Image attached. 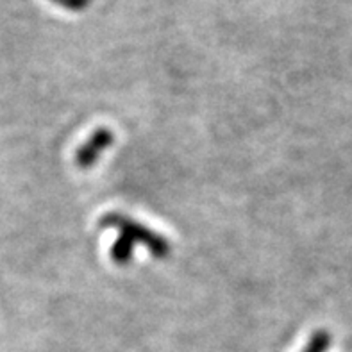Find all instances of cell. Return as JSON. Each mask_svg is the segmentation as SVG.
<instances>
[{"label": "cell", "mask_w": 352, "mask_h": 352, "mask_svg": "<svg viewBox=\"0 0 352 352\" xmlns=\"http://www.w3.org/2000/svg\"><path fill=\"white\" fill-rule=\"evenodd\" d=\"M56 4L61 6L63 9H68V11H85L91 0H52Z\"/></svg>", "instance_id": "5b68a950"}, {"label": "cell", "mask_w": 352, "mask_h": 352, "mask_svg": "<svg viewBox=\"0 0 352 352\" xmlns=\"http://www.w3.org/2000/svg\"><path fill=\"white\" fill-rule=\"evenodd\" d=\"M331 347V335L327 331L320 329L317 333H313L309 344L306 345L302 352H327V349Z\"/></svg>", "instance_id": "277c9868"}, {"label": "cell", "mask_w": 352, "mask_h": 352, "mask_svg": "<svg viewBox=\"0 0 352 352\" xmlns=\"http://www.w3.org/2000/svg\"><path fill=\"white\" fill-rule=\"evenodd\" d=\"M100 228H115L120 231V234L129 236L134 243H142V245L147 247V250L151 252L154 258L165 259L170 256V250L172 245L166 238H163L157 232L151 231L148 228L142 226V223L134 222L133 219L125 217L120 213H107L104 214L102 220H100Z\"/></svg>", "instance_id": "6da1fadb"}, {"label": "cell", "mask_w": 352, "mask_h": 352, "mask_svg": "<svg viewBox=\"0 0 352 352\" xmlns=\"http://www.w3.org/2000/svg\"><path fill=\"white\" fill-rule=\"evenodd\" d=\"M111 259L116 265H127L134 254V241L125 234H120L111 247Z\"/></svg>", "instance_id": "3957f363"}, {"label": "cell", "mask_w": 352, "mask_h": 352, "mask_svg": "<svg viewBox=\"0 0 352 352\" xmlns=\"http://www.w3.org/2000/svg\"><path fill=\"white\" fill-rule=\"evenodd\" d=\"M113 143H115V134H113V131L106 129V127L95 129L94 133L89 134V138L77 148L76 165L80 170L94 168L98 157L102 156V152L111 147Z\"/></svg>", "instance_id": "7a4b0ae2"}]
</instances>
